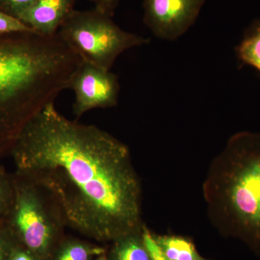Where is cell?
<instances>
[{"label": "cell", "instance_id": "7", "mask_svg": "<svg viewBox=\"0 0 260 260\" xmlns=\"http://www.w3.org/2000/svg\"><path fill=\"white\" fill-rule=\"evenodd\" d=\"M206 1L143 0V20L155 37L174 42L194 25Z\"/></svg>", "mask_w": 260, "mask_h": 260}, {"label": "cell", "instance_id": "5", "mask_svg": "<svg viewBox=\"0 0 260 260\" xmlns=\"http://www.w3.org/2000/svg\"><path fill=\"white\" fill-rule=\"evenodd\" d=\"M57 35L82 61L110 70L118 56L150 41L122 30L109 16L94 8L74 10Z\"/></svg>", "mask_w": 260, "mask_h": 260}, {"label": "cell", "instance_id": "11", "mask_svg": "<svg viewBox=\"0 0 260 260\" xmlns=\"http://www.w3.org/2000/svg\"><path fill=\"white\" fill-rule=\"evenodd\" d=\"M153 237L170 260H208L200 255L194 244L185 237L155 234Z\"/></svg>", "mask_w": 260, "mask_h": 260}, {"label": "cell", "instance_id": "13", "mask_svg": "<svg viewBox=\"0 0 260 260\" xmlns=\"http://www.w3.org/2000/svg\"><path fill=\"white\" fill-rule=\"evenodd\" d=\"M13 192V174H10L3 166H0V220H3L9 210Z\"/></svg>", "mask_w": 260, "mask_h": 260}, {"label": "cell", "instance_id": "19", "mask_svg": "<svg viewBox=\"0 0 260 260\" xmlns=\"http://www.w3.org/2000/svg\"><path fill=\"white\" fill-rule=\"evenodd\" d=\"M8 260H39L35 254L23 246L16 244L10 252Z\"/></svg>", "mask_w": 260, "mask_h": 260}, {"label": "cell", "instance_id": "14", "mask_svg": "<svg viewBox=\"0 0 260 260\" xmlns=\"http://www.w3.org/2000/svg\"><path fill=\"white\" fill-rule=\"evenodd\" d=\"M36 32L17 17L0 10V36Z\"/></svg>", "mask_w": 260, "mask_h": 260}, {"label": "cell", "instance_id": "6", "mask_svg": "<svg viewBox=\"0 0 260 260\" xmlns=\"http://www.w3.org/2000/svg\"><path fill=\"white\" fill-rule=\"evenodd\" d=\"M70 89L75 93L73 114L80 118L94 109H107L117 105L119 83L118 77L82 61L73 75Z\"/></svg>", "mask_w": 260, "mask_h": 260}, {"label": "cell", "instance_id": "1", "mask_svg": "<svg viewBox=\"0 0 260 260\" xmlns=\"http://www.w3.org/2000/svg\"><path fill=\"white\" fill-rule=\"evenodd\" d=\"M15 172L40 184L68 226L99 242L142 232V189L127 145L49 104L11 150Z\"/></svg>", "mask_w": 260, "mask_h": 260}, {"label": "cell", "instance_id": "2", "mask_svg": "<svg viewBox=\"0 0 260 260\" xmlns=\"http://www.w3.org/2000/svg\"><path fill=\"white\" fill-rule=\"evenodd\" d=\"M82 62L56 34L0 39V157L10 151L38 113L70 88Z\"/></svg>", "mask_w": 260, "mask_h": 260}, {"label": "cell", "instance_id": "9", "mask_svg": "<svg viewBox=\"0 0 260 260\" xmlns=\"http://www.w3.org/2000/svg\"><path fill=\"white\" fill-rule=\"evenodd\" d=\"M238 59L260 73V18L245 29L242 40L236 47Z\"/></svg>", "mask_w": 260, "mask_h": 260}, {"label": "cell", "instance_id": "8", "mask_svg": "<svg viewBox=\"0 0 260 260\" xmlns=\"http://www.w3.org/2000/svg\"><path fill=\"white\" fill-rule=\"evenodd\" d=\"M75 1L35 0L17 18L37 34L45 37H54L74 11Z\"/></svg>", "mask_w": 260, "mask_h": 260}, {"label": "cell", "instance_id": "16", "mask_svg": "<svg viewBox=\"0 0 260 260\" xmlns=\"http://www.w3.org/2000/svg\"><path fill=\"white\" fill-rule=\"evenodd\" d=\"M16 244L3 220H0V260H8L10 252Z\"/></svg>", "mask_w": 260, "mask_h": 260}, {"label": "cell", "instance_id": "17", "mask_svg": "<svg viewBox=\"0 0 260 260\" xmlns=\"http://www.w3.org/2000/svg\"><path fill=\"white\" fill-rule=\"evenodd\" d=\"M35 0H0V10L13 16L18 17Z\"/></svg>", "mask_w": 260, "mask_h": 260}, {"label": "cell", "instance_id": "12", "mask_svg": "<svg viewBox=\"0 0 260 260\" xmlns=\"http://www.w3.org/2000/svg\"><path fill=\"white\" fill-rule=\"evenodd\" d=\"M104 248L77 239L61 240L56 246L51 260H93L105 253Z\"/></svg>", "mask_w": 260, "mask_h": 260}, {"label": "cell", "instance_id": "15", "mask_svg": "<svg viewBox=\"0 0 260 260\" xmlns=\"http://www.w3.org/2000/svg\"><path fill=\"white\" fill-rule=\"evenodd\" d=\"M142 238L152 260H170L155 241L153 234L145 225L142 229Z\"/></svg>", "mask_w": 260, "mask_h": 260}, {"label": "cell", "instance_id": "18", "mask_svg": "<svg viewBox=\"0 0 260 260\" xmlns=\"http://www.w3.org/2000/svg\"><path fill=\"white\" fill-rule=\"evenodd\" d=\"M95 5V9L113 17L119 0H89Z\"/></svg>", "mask_w": 260, "mask_h": 260}, {"label": "cell", "instance_id": "20", "mask_svg": "<svg viewBox=\"0 0 260 260\" xmlns=\"http://www.w3.org/2000/svg\"><path fill=\"white\" fill-rule=\"evenodd\" d=\"M93 260H109L108 259L107 253H104V254H101V255L96 256Z\"/></svg>", "mask_w": 260, "mask_h": 260}, {"label": "cell", "instance_id": "4", "mask_svg": "<svg viewBox=\"0 0 260 260\" xmlns=\"http://www.w3.org/2000/svg\"><path fill=\"white\" fill-rule=\"evenodd\" d=\"M13 201L3 219L13 240L39 258L51 260L68 225L55 199L28 177L13 174Z\"/></svg>", "mask_w": 260, "mask_h": 260}, {"label": "cell", "instance_id": "10", "mask_svg": "<svg viewBox=\"0 0 260 260\" xmlns=\"http://www.w3.org/2000/svg\"><path fill=\"white\" fill-rule=\"evenodd\" d=\"M107 256L109 260H152L143 243L142 232L114 241Z\"/></svg>", "mask_w": 260, "mask_h": 260}, {"label": "cell", "instance_id": "3", "mask_svg": "<svg viewBox=\"0 0 260 260\" xmlns=\"http://www.w3.org/2000/svg\"><path fill=\"white\" fill-rule=\"evenodd\" d=\"M210 218L260 253V133L231 137L204 184Z\"/></svg>", "mask_w": 260, "mask_h": 260}]
</instances>
